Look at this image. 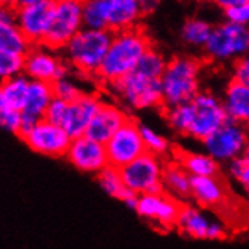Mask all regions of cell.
<instances>
[{
  "label": "cell",
  "mask_w": 249,
  "mask_h": 249,
  "mask_svg": "<svg viewBox=\"0 0 249 249\" xmlns=\"http://www.w3.org/2000/svg\"><path fill=\"white\" fill-rule=\"evenodd\" d=\"M165 116L174 131L201 142L228 121L222 100L209 91H199L186 105L165 109Z\"/></svg>",
  "instance_id": "cell-1"
},
{
  "label": "cell",
  "mask_w": 249,
  "mask_h": 249,
  "mask_svg": "<svg viewBox=\"0 0 249 249\" xmlns=\"http://www.w3.org/2000/svg\"><path fill=\"white\" fill-rule=\"evenodd\" d=\"M150 49V36L139 26L113 34L109 50L97 72V77L107 85H112L116 80L128 76L130 72L135 71L141 57Z\"/></svg>",
  "instance_id": "cell-2"
},
{
  "label": "cell",
  "mask_w": 249,
  "mask_h": 249,
  "mask_svg": "<svg viewBox=\"0 0 249 249\" xmlns=\"http://www.w3.org/2000/svg\"><path fill=\"white\" fill-rule=\"evenodd\" d=\"M199 61L189 56H175L168 61L162 83L163 107H175L192 101L199 92Z\"/></svg>",
  "instance_id": "cell-3"
},
{
  "label": "cell",
  "mask_w": 249,
  "mask_h": 249,
  "mask_svg": "<svg viewBox=\"0 0 249 249\" xmlns=\"http://www.w3.org/2000/svg\"><path fill=\"white\" fill-rule=\"evenodd\" d=\"M113 34L109 31L82 29L64 49L67 62L86 76H97L109 50Z\"/></svg>",
  "instance_id": "cell-4"
},
{
  "label": "cell",
  "mask_w": 249,
  "mask_h": 249,
  "mask_svg": "<svg viewBox=\"0 0 249 249\" xmlns=\"http://www.w3.org/2000/svg\"><path fill=\"white\" fill-rule=\"evenodd\" d=\"M83 2L57 0L54 2L49 31L41 46L52 52L64 50L68 42L83 29Z\"/></svg>",
  "instance_id": "cell-5"
},
{
  "label": "cell",
  "mask_w": 249,
  "mask_h": 249,
  "mask_svg": "<svg viewBox=\"0 0 249 249\" xmlns=\"http://www.w3.org/2000/svg\"><path fill=\"white\" fill-rule=\"evenodd\" d=\"M204 50L214 62H236L249 53V26L228 21L214 26Z\"/></svg>",
  "instance_id": "cell-6"
},
{
  "label": "cell",
  "mask_w": 249,
  "mask_h": 249,
  "mask_svg": "<svg viewBox=\"0 0 249 249\" xmlns=\"http://www.w3.org/2000/svg\"><path fill=\"white\" fill-rule=\"evenodd\" d=\"M110 88L130 109L143 110L159 106L163 107L160 80L143 77L138 72H130L128 76L112 83Z\"/></svg>",
  "instance_id": "cell-7"
},
{
  "label": "cell",
  "mask_w": 249,
  "mask_h": 249,
  "mask_svg": "<svg viewBox=\"0 0 249 249\" xmlns=\"http://www.w3.org/2000/svg\"><path fill=\"white\" fill-rule=\"evenodd\" d=\"M163 168L160 157L145 153L135 162L128 163L125 168L121 169L123 180L127 189L136 196L157 194L162 192V177H163Z\"/></svg>",
  "instance_id": "cell-8"
},
{
  "label": "cell",
  "mask_w": 249,
  "mask_h": 249,
  "mask_svg": "<svg viewBox=\"0 0 249 249\" xmlns=\"http://www.w3.org/2000/svg\"><path fill=\"white\" fill-rule=\"evenodd\" d=\"M248 142L249 136L246 135L245 125L228 120L221 128L216 130L201 143L204 146V153L213 157L219 165H228L232 160L243 157L248 148Z\"/></svg>",
  "instance_id": "cell-9"
},
{
  "label": "cell",
  "mask_w": 249,
  "mask_h": 249,
  "mask_svg": "<svg viewBox=\"0 0 249 249\" xmlns=\"http://www.w3.org/2000/svg\"><path fill=\"white\" fill-rule=\"evenodd\" d=\"M109 159V166L123 169L128 163L146 153L145 143L141 135V127L136 121L127 120V123L105 143Z\"/></svg>",
  "instance_id": "cell-10"
},
{
  "label": "cell",
  "mask_w": 249,
  "mask_h": 249,
  "mask_svg": "<svg viewBox=\"0 0 249 249\" xmlns=\"http://www.w3.org/2000/svg\"><path fill=\"white\" fill-rule=\"evenodd\" d=\"M54 2L52 0H20L16 2V23L32 46H41L46 36Z\"/></svg>",
  "instance_id": "cell-11"
},
{
  "label": "cell",
  "mask_w": 249,
  "mask_h": 249,
  "mask_svg": "<svg viewBox=\"0 0 249 249\" xmlns=\"http://www.w3.org/2000/svg\"><path fill=\"white\" fill-rule=\"evenodd\" d=\"M181 207L183 204L178 199L172 198L162 190V192L157 194L138 196L135 212L146 222L168 230L177 227Z\"/></svg>",
  "instance_id": "cell-12"
},
{
  "label": "cell",
  "mask_w": 249,
  "mask_h": 249,
  "mask_svg": "<svg viewBox=\"0 0 249 249\" xmlns=\"http://www.w3.org/2000/svg\"><path fill=\"white\" fill-rule=\"evenodd\" d=\"M21 141L34 153L49 157H65L72 139L61 125L41 120L27 131Z\"/></svg>",
  "instance_id": "cell-13"
},
{
  "label": "cell",
  "mask_w": 249,
  "mask_h": 249,
  "mask_svg": "<svg viewBox=\"0 0 249 249\" xmlns=\"http://www.w3.org/2000/svg\"><path fill=\"white\" fill-rule=\"evenodd\" d=\"M68 62L62 57L56 56L54 52L42 47L34 46L24 56V72L29 80H36L44 83H54L68 76Z\"/></svg>",
  "instance_id": "cell-14"
},
{
  "label": "cell",
  "mask_w": 249,
  "mask_h": 249,
  "mask_svg": "<svg viewBox=\"0 0 249 249\" xmlns=\"http://www.w3.org/2000/svg\"><path fill=\"white\" fill-rule=\"evenodd\" d=\"M65 159L76 169L98 175L109 166V159L106 153V145L100 143L88 136H80L72 139Z\"/></svg>",
  "instance_id": "cell-15"
},
{
  "label": "cell",
  "mask_w": 249,
  "mask_h": 249,
  "mask_svg": "<svg viewBox=\"0 0 249 249\" xmlns=\"http://www.w3.org/2000/svg\"><path fill=\"white\" fill-rule=\"evenodd\" d=\"M177 228L186 236L201 240H219L227 236L224 224L210 219L199 207L184 204L178 216Z\"/></svg>",
  "instance_id": "cell-16"
},
{
  "label": "cell",
  "mask_w": 249,
  "mask_h": 249,
  "mask_svg": "<svg viewBox=\"0 0 249 249\" xmlns=\"http://www.w3.org/2000/svg\"><path fill=\"white\" fill-rule=\"evenodd\" d=\"M103 101L95 94L83 92L79 98L68 103L65 120L62 123V128L68 133L71 139H76L86 135L94 116L100 110Z\"/></svg>",
  "instance_id": "cell-17"
},
{
  "label": "cell",
  "mask_w": 249,
  "mask_h": 249,
  "mask_svg": "<svg viewBox=\"0 0 249 249\" xmlns=\"http://www.w3.org/2000/svg\"><path fill=\"white\" fill-rule=\"evenodd\" d=\"M53 100H54V92H53L52 83L31 80V83H29L26 105L21 112V127H20V133H18L20 139L38 121L44 120V115H46Z\"/></svg>",
  "instance_id": "cell-18"
},
{
  "label": "cell",
  "mask_w": 249,
  "mask_h": 249,
  "mask_svg": "<svg viewBox=\"0 0 249 249\" xmlns=\"http://www.w3.org/2000/svg\"><path fill=\"white\" fill-rule=\"evenodd\" d=\"M106 29L112 34L138 27L143 16L139 0H101Z\"/></svg>",
  "instance_id": "cell-19"
},
{
  "label": "cell",
  "mask_w": 249,
  "mask_h": 249,
  "mask_svg": "<svg viewBox=\"0 0 249 249\" xmlns=\"http://www.w3.org/2000/svg\"><path fill=\"white\" fill-rule=\"evenodd\" d=\"M127 120L128 116L121 107L103 101L100 110L94 116L89 127H88L85 136L91 138L100 143H106L127 123Z\"/></svg>",
  "instance_id": "cell-20"
},
{
  "label": "cell",
  "mask_w": 249,
  "mask_h": 249,
  "mask_svg": "<svg viewBox=\"0 0 249 249\" xmlns=\"http://www.w3.org/2000/svg\"><path fill=\"white\" fill-rule=\"evenodd\" d=\"M222 105L228 120L245 125L249 121V86L230 80L225 86Z\"/></svg>",
  "instance_id": "cell-21"
},
{
  "label": "cell",
  "mask_w": 249,
  "mask_h": 249,
  "mask_svg": "<svg viewBox=\"0 0 249 249\" xmlns=\"http://www.w3.org/2000/svg\"><path fill=\"white\" fill-rule=\"evenodd\" d=\"M190 198H194L201 207L214 209L227 201V190L217 177H194Z\"/></svg>",
  "instance_id": "cell-22"
},
{
  "label": "cell",
  "mask_w": 249,
  "mask_h": 249,
  "mask_svg": "<svg viewBox=\"0 0 249 249\" xmlns=\"http://www.w3.org/2000/svg\"><path fill=\"white\" fill-rule=\"evenodd\" d=\"M177 162L190 177H217L219 163L207 153H195L180 150L175 153Z\"/></svg>",
  "instance_id": "cell-23"
},
{
  "label": "cell",
  "mask_w": 249,
  "mask_h": 249,
  "mask_svg": "<svg viewBox=\"0 0 249 249\" xmlns=\"http://www.w3.org/2000/svg\"><path fill=\"white\" fill-rule=\"evenodd\" d=\"M190 184H192V177L175 160L165 165L162 177L163 192L178 201L187 199L190 198Z\"/></svg>",
  "instance_id": "cell-24"
},
{
  "label": "cell",
  "mask_w": 249,
  "mask_h": 249,
  "mask_svg": "<svg viewBox=\"0 0 249 249\" xmlns=\"http://www.w3.org/2000/svg\"><path fill=\"white\" fill-rule=\"evenodd\" d=\"M97 181H98L100 187L103 189L109 196L120 199V201L125 202L127 206H130L131 209H135L138 196L133 195L127 189L125 183L123 180L121 169L107 166L106 169H103L97 175Z\"/></svg>",
  "instance_id": "cell-25"
},
{
  "label": "cell",
  "mask_w": 249,
  "mask_h": 249,
  "mask_svg": "<svg viewBox=\"0 0 249 249\" xmlns=\"http://www.w3.org/2000/svg\"><path fill=\"white\" fill-rule=\"evenodd\" d=\"M29 83H31V80L24 74L0 82V103L6 109L21 113L26 105Z\"/></svg>",
  "instance_id": "cell-26"
},
{
  "label": "cell",
  "mask_w": 249,
  "mask_h": 249,
  "mask_svg": "<svg viewBox=\"0 0 249 249\" xmlns=\"http://www.w3.org/2000/svg\"><path fill=\"white\" fill-rule=\"evenodd\" d=\"M32 47V42L24 36L16 21L0 23V52L24 57Z\"/></svg>",
  "instance_id": "cell-27"
},
{
  "label": "cell",
  "mask_w": 249,
  "mask_h": 249,
  "mask_svg": "<svg viewBox=\"0 0 249 249\" xmlns=\"http://www.w3.org/2000/svg\"><path fill=\"white\" fill-rule=\"evenodd\" d=\"M212 32H213V26L209 21L194 17V18H189L184 21L180 34L187 46L204 49L210 39Z\"/></svg>",
  "instance_id": "cell-28"
},
{
  "label": "cell",
  "mask_w": 249,
  "mask_h": 249,
  "mask_svg": "<svg viewBox=\"0 0 249 249\" xmlns=\"http://www.w3.org/2000/svg\"><path fill=\"white\" fill-rule=\"evenodd\" d=\"M166 65H168L166 57L159 50L151 47L141 57V61L133 72H138V74H141L143 77H148V79L160 80L166 70Z\"/></svg>",
  "instance_id": "cell-29"
},
{
  "label": "cell",
  "mask_w": 249,
  "mask_h": 249,
  "mask_svg": "<svg viewBox=\"0 0 249 249\" xmlns=\"http://www.w3.org/2000/svg\"><path fill=\"white\" fill-rule=\"evenodd\" d=\"M217 6L224 9L225 21L249 26V0H219Z\"/></svg>",
  "instance_id": "cell-30"
},
{
  "label": "cell",
  "mask_w": 249,
  "mask_h": 249,
  "mask_svg": "<svg viewBox=\"0 0 249 249\" xmlns=\"http://www.w3.org/2000/svg\"><path fill=\"white\" fill-rule=\"evenodd\" d=\"M83 27L92 29V31H107L103 2L101 0H88L83 2Z\"/></svg>",
  "instance_id": "cell-31"
},
{
  "label": "cell",
  "mask_w": 249,
  "mask_h": 249,
  "mask_svg": "<svg viewBox=\"0 0 249 249\" xmlns=\"http://www.w3.org/2000/svg\"><path fill=\"white\" fill-rule=\"evenodd\" d=\"M139 127H141V135H142V139L145 143L146 153H151V154L160 157L169 151V141L165 136L159 135L154 128L145 125V124H139Z\"/></svg>",
  "instance_id": "cell-32"
},
{
  "label": "cell",
  "mask_w": 249,
  "mask_h": 249,
  "mask_svg": "<svg viewBox=\"0 0 249 249\" xmlns=\"http://www.w3.org/2000/svg\"><path fill=\"white\" fill-rule=\"evenodd\" d=\"M24 72V57L0 52V82L18 77Z\"/></svg>",
  "instance_id": "cell-33"
},
{
  "label": "cell",
  "mask_w": 249,
  "mask_h": 249,
  "mask_svg": "<svg viewBox=\"0 0 249 249\" xmlns=\"http://www.w3.org/2000/svg\"><path fill=\"white\" fill-rule=\"evenodd\" d=\"M53 92H54V98H59L62 101H67V103H71V101H74L83 94L77 83L74 80H71L68 76L53 83Z\"/></svg>",
  "instance_id": "cell-34"
},
{
  "label": "cell",
  "mask_w": 249,
  "mask_h": 249,
  "mask_svg": "<svg viewBox=\"0 0 249 249\" xmlns=\"http://www.w3.org/2000/svg\"><path fill=\"white\" fill-rule=\"evenodd\" d=\"M227 169L231 177L240 184L243 194L249 199V163L243 157H240V159H236V160H232V162H230L227 165Z\"/></svg>",
  "instance_id": "cell-35"
},
{
  "label": "cell",
  "mask_w": 249,
  "mask_h": 249,
  "mask_svg": "<svg viewBox=\"0 0 249 249\" xmlns=\"http://www.w3.org/2000/svg\"><path fill=\"white\" fill-rule=\"evenodd\" d=\"M20 127H21V113L6 109L2 103H0V128L11 131V133L18 136Z\"/></svg>",
  "instance_id": "cell-36"
},
{
  "label": "cell",
  "mask_w": 249,
  "mask_h": 249,
  "mask_svg": "<svg viewBox=\"0 0 249 249\" xmlns=\"http://www.w3.org/2000/svg\"><path fill=\"white\" fill-rule=\"evenodd\" d=\"M67 109H68L67 101H62L59 98H54L50 103L46 115H44V120L52 123V124H56V125L62 127V123H64L65 115H67Z\"/></svg>",
  "instance_id": "cell-37"
},
{
  "label": "cell",
  "mask_w": 249,
  "mask_h": 249,
  "mask_svg": "<svg viewBox=\"0 0 249 249\" xmlns=\"http://www.w3.org/2000/svg\"><path fill=\"white\" fill-rule=\"evenodd\" d=\"M232 80L249 86V53L242 56L232 65Z\"/></svg>",
  "instance_id": "cell-38"
},
{
  "label": "cell",
  "mask_w": 249,
  "mask_h": 249,
  "mask_svg": "<svg viewBox=\"0 0 249 249\" xmlns=\"http://www.w3.org/2000/svg\"><path fill=\"white\" fill-rule=\"evenodd\" d=\"M16 21V2H0V23Z\"/></svg>",
  "instance_id": "cell-39"
},
{
  "label": "cell",
  "mask_w": 249,
  "mask_h": 249,
  "mask_svg": "<svg viewBox=\"0 0 249 249\" xmlns=\"http://www.w3.org/2000/svg\"><path fill=\"white\" fill-rule=\"evenodd\" d=\"M156 6H157L156 2H145V0H141V8H142L143 14H148V12L154 11Z\"/></svg>",
  "instance_id": "cell-40"
},
{
  "label": "cell",
  "mask_w": 249,
  "mask_h": 249,
  "mask_svg": "<svg viewBox=\"0 0 249 249\" xmlns=\"http://www.w3.org/2000/svg\"><path fill=\"white\" fill-rule=\"evenodd\" d=\"M243 159H245L246 162L249 163V142H248V148H246V153L243 154Z\"/></svg>",
  "instance_id": "cell-41"
},
{
  "label": "cell",
  "mask_w": 249,
  "mask_h": 249,
  "mask_svg": "<svg viewBox=\"0 0 249 249\" xmlns=\"http://www.w3.org/2000/svg\"><path fill=\"white\" fill-rule=\"evenodd\" d=\"M245 130H246V135L249 136V121H248V123L245 124Z\"/></svg>",
  "instance_id": "cell-42"
}]
</instances>
